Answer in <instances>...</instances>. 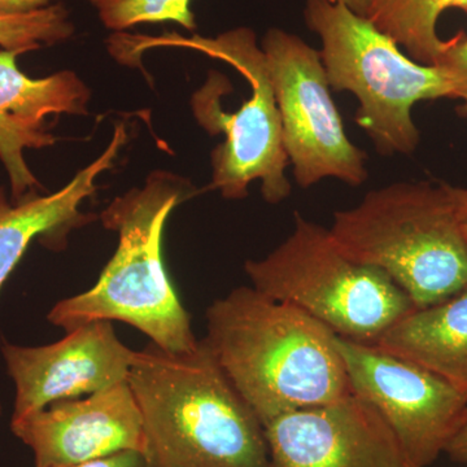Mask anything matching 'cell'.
<instances>
[{
    "mask_svg": "<svg viewBox=\"0 0 467 467\" xmlns=\"http://www.w3.org/2000/svg\"><path fill=\"white\" fill-rule=\"evenodd\" d=\"M126 137L125 125H117L109 146L99 158L51 195L30 192L11 204L0 187V292L34 239L41 238L51 247L61 245L70 230L90 220L79 207L94 195L98 177L112 168Z\"/></svg>",
    "mask_w": 467,
    "mask_h": 467,
    "instance_id": "obj_14",
    "label": "cell"
},
{
    "mask_svg": "<svg viewBox=\"0 0 467 467\" xmlns=\"http://www.w3.org/2000/svg\"><path fill=\"white\" fill-rule=\"evenodd\" d=\"M128 383L147 467H275L263 423L204 339L190 352L137 350Z\"/></svg>",
    "mask_w": 467,
    "mask_h": 467,
    "instance_id": "obj_2",
    "label": "cell"
},
{
    "mask_svg": "<svg viewBox=\"0 0 467 467\" xmlns=\"http://www.w3.org/2000/svg\"><path fill=\"white\" fill-rule=\"evenodd\" d=\"M109 29L121 32L143 23H175L196 29L192 0H91Z\"/></svg>",
    "mask_w": 467,
    "mask_h": 467,
    "instance_id": "obj_18",
    "label": "cell"
},
{
    "mask_svg": "<svg viewBox=\"0 0 467 467\" xmlns=\"http://www.w3.org/2000/svg\"><path fill=\"white\" fill-rule=\"evenodd\" d=\"M51 2L52 0H0V14H26V12L47 7L48 3Z\"/></svg>",
    "mask_w": 467,
    "mask_h": 467,
    "instance_id": "obj_22",
    "label": "cell"
},
{
    "mask_svg": "<svg viewBox=\"0 0 467 467\" xmlns=\"http://www.w3.org/2000/svg\"><path fill=\"white\" fill-rule=\"evenodd\" d=\"M444 453L454 462L467 466V409L462 422L448 441Z\"/></svg>",
    "mask_w": 467,
    "mask_h": 467,
    "instance_id": "obj_21",
    "label": "cell"
},
{
    "mask_svg": "<svg viewBox=\"0 0 467 467\" xmlns=\"http://www.w3.org/2000/svg\"><path fill=\"white\" fill-rule=\"evenodd\" d=\"M330 233L350 260L391 276L417 308L467 287V245L450 184L371 190L355 207L335 212Z\"/></svg>",
    "mask_w": 467,
    "mask_h": 467,
    "instance_id": "obj_5",
    "label": "cell"
},
{
    "mask_svg": "<svg viewBox=\"0 0 467 467\" xmlns=\"http://www.w3.org/2000/svg\"><path fill=\"white\" fill-rule=\"evenodd\" d=\"M304 18L322 43L331 90L358 98L356 122L382 156L411 155L420 134L411 109L422 100L451 98L441 67L417 63L367 17L334 0H306Z\"/></svg>",
    "mask_w": 467,
    "mask_h": 467,
    "instance_id": "obj_6",
    "label": "cell"
},
{
    "mask_svg": "<svg viewBox=\"0 0 467 467\" xmlns=\"http://www.w3.org/2000/svg\"><path fill=\"white\" fill-rule=\"evenodd\" d=\"M261 48L296 183L308 189L325 178H337L361 186L368 177V156L344 130L319 51L278 27L267 30Z\"/></svg>",
    "mask_w": 467,
    "mask_h": 467,
    "instance_id": "obj_8",
    "label": "cell"
},
{
    "mask_svg": "<svg viewBox=\"0 0 467 467\" xmlns=\"http://www.w3.org/2000/svg\"><path fill=\"white\" fill-rule=\"evenodd\" d=\"M17 51H0V160L7 171L15 202L39 186L24 153L55 143L47 119L84 115L90 91L73 72L34 79L18 69Z\"/></svg>",
    "mask_w": 467,
    "mask_h": 467,
    "instance_id": "obj_13",
    "label": "cell"
},
{
    "mask_svg": "<svg viewBox=\"0 0 467 467\" xmlns=\"http://www.w3.org/2000/svg\"><path fill=\"white\" fill-rule=\"evenodd\" d=\"M461 220H462V230L463 235H465V241L467 245V211L460 212Z\"/></svg>",
    "mask_w": 467,
    "mask_h": 467,
    "instance_id": "obj_25",
    "label": "cell"
},
{
    "mask_svg": "<svg viewBox=\"0 0 467 467\" xmlns=\"http://www.w3.org/2000/svg\"><path fill=\"white\" fill-rule=\"evenodd\" d=\"M436 67L450 79L454 91V99L467 97V36L460 32L456 36L445 41V47Z\"/></svg>",
    "mask_w": 467,
    "mask_h": 467,
    "instance_id": "obj_19",
    "label": "cell"
},
{
    "mask_svg": "<svg viewBox=\"0 0 467 467\" xmlns=\"http://www.w3.org/2000/svg\"><path fill=\"white\" fill-rule=\"evenodd\" d=\"M264 429L275 467L408 466L386 420L355 392L290 411Z\"/></svg>",
    "mask_w": 467,
    "mask_h": 467,
    "instance_id": "obj_11",
    "label": "cell"
},
{
    "mask_svg": "<svg viewBox=\"0 0 467 467\" xmlns=\"http://www.w3.org/2000/svg\"><path fill=\"white\" fill-rule=\"evenodd\" d=\"M407 467H410V466H407Z\"/></svg>",
    "mask_w": 467,
    "mask_h": 467,
    "instance_id": "obj_27",
    "label": "cell"
},
{
    "mask_svg": "<svg viewBox=\"0 0 467 467\" xmlns=\"http://www.w3.org/2000/svg\"><path fill=\"white\" fill-rule=\"evenodd\" d=\"M209 348L263 426L352 391L337 334L292 304L238 287L205 312Z\"/></svg>",
    "mask_w": 467,
    "mask_h": 467,
    "instance_id": "obj_1",
    "label": "cell"
},
{
    "mask_svg": "<svg viewBox=\"0 0 467 467\" xmlns=\"http://www.w3.org/2000/svg\"><path fill=\"white\" fill-rule=\"evenodd\" d=\"M75 32L69 12L54 5L26 12L0 14V47L24 52L39 50L42 46L66 41Z\"/></svg>",
    "mask_w": 467,
    "mask_h": 467,
    "instance_id": "obj_17",
    "label": "cell"
},
{
    "mask_svg": "<svg viewBox=\"0 0 467 467\" xmlns=\"http://www.w3.org/2000/svg\"><path fill=\"white\" fill-rule=\"evenodd\" d=\"M461 115L467 116V97L463 98L462 104L459 107ZM451 196L456 202L459 212L467 211V189H460V187L450 186Z\"/></svg>",
    "mask_w": 467,
    "mask_h": 467,
    "instance_id": "obj_23",
    "label": "cell"
},
{
    "mask_svg": "<svg viewBox=\"0 0 467 467\" xmlns=\"http://www.w3.org/2000/svg\"><path fill=\"white\" fill-rule=\"evenodd\" d=\"M2 416H3V405H2V400H0V420H2Z\"/></svg>",
    "mask_w": 467,
    "mask_h": 467,
    "instance_id": "obj_26",
    "label": "cell"
},
{
    "mask_svg": "<svg viewBox=\"0 0 467 467\" xmlns=\"http://www.w3.org/2000/svg\"><path fill=\"white\" fill-rule=\"evenodd\" d=\"M155 47L190 48L225 61L244 77L251 88L250 99L235 112H226L221 98L232 90L220 73L211 72L205 85L192 97L193 115L209 134H225V142L212 152L213 189L223 198L244 199L248 186L261 181L264 199L278 204L291 193L285 177L288 156L282 133L275 88L265 54L257 46L254 30L236 27L208 38L165 34L161 36L121 34L112 39V52L121 60L140 58L143 51Z\"/></svg>",
    "mask_w": 467,
    "mask_h": 467,
    "instance_id": "obj_4",
    "label": "cell"
},
{
    "mask_svg": "<svg viewBox=\"0 0 467 467\" xmlns=\"http://www.w3.org/2000/svg\"><path fill=\"white\" fill-rule=\"evenodd\" d=\"M171 175L155 173L142 189L119 196L101 213L119 233V247L90 290L58 301L51 325L67 331L95 321L125 322L168 352H190L199 340L175 292L164 260L162 234L171 212L186 196Z\"/></svg>",
    "mask_w": 467,
    "mask_h": 467,
    "instance_id": "obj_3",
    "label": "cell"
},
{
    "mask_svg": "<svg viewBox=\"0 0 467 467\" xmlns=\"http://www.w3.org/2000/svg\"><path fill=\"white\" fill-rule=\"evenodd\" d=\"M252 287L292 304L353 342L377 344L417 308L377 267L350 260L330 229L295 214L294 230L261 260L244 265Z\"/></svg>",
    "mask_w": 467,
    "mask_h": 467,
    "instance_id": "obj_7",
    "label": "cell"
},
{
    "mask_svg": "<svg viewBox=\"0 0 467 467\" xmlns=\"http://www.w3.org/2000/svg\"><path fill=\"white\" fill-rule=\"evenodd\" d=\"M448 9L467 15V0H374L368 20L391 36L417 63L435 66L445 47L439 18Z\"/></svg>",
    "mask_w": 467,
    "mask_h": 467,
    "instance_id": "obj_16",
    "label": "cell"
},
{
    "mask_svg": "<svg viewBox=\"0 0 467 467\" xmlns=\"http://www.w3.org/2000/svg\"><path fill=\"white\" fill-rule=\"evenodd\" d=\"M70 467H147L146 460L140 451H126L104 459L90 461L81 465Z\"/></svg>",
    "mask_w": 467,
    "mask_h": 467,
    "instance_id": "obj_20",
    "label": "cell"
},
{
    "mask_svg": "<svg viewBox=\"0 0 467 467\" xmlns=\"http://www.w3.org/2000/svg\"><path fill=\"white\" fill-rule=\"evenodd\" d=\"M334 2L339 3L358 16L368 17L374 0H334Z\"/></svg>",
    "mask_w": 467,
    "mask_h": 467,
    "instance_id": "obj_24",
    "label": "cell"
},
{
    "mask_svg": "<svg viewBox=\"0 0 467 467\" xmlns=\"http://www.w3.org/2000/svg\"><path fill=\"white\" fill-rule=\"evenodd\" d=\"M36 467H70L119 451L146 453L142 414L128 382L12 418Z\"/></svg>",
    "mask_w": 467,
    "mask_h": 467,
    "instance_id": "obj_12",
    "label": "cell"
},
{
    "mask_svg": "<svg viewBox=\"0 0 467 467\" xmlns=\"http://www.w3.org/2000/svg\"><path fill=\"white\" fill-rule=\"evenodd\" d=\"M0 349L15 384L12 418L128 382L137 353L119 339L110 321L79 326L46 346L3 343Z\"/></svg>",
    "mask_w": 467,
    "mask_h": 467,
    "instance_id": "obj_10",
    "label": "cell"
},
{
    "mask_svg": "<svg viewBox=\"0 0 467 467\" xmlns=\"http://www.w3.org/2000/svg\"><path fill=\"white\" fill-rule=\"evenodd\" d=\"M352 391L370 402L410 467L434 463L462 422L467 399L450 383L376 344L337 335Z\"/></svg>",
    "mask_w": 467,
    "mask_h": 467,
    "instance_id": "obj_9",
    "label": "cell"
},
{
    "mask_svg": "<svg viewBox=\"0 0 467 467\" xmlns=\"http://www.w3.org/2000/svg\"><path fill=\"white\" fill-rule=\"evenodd\" d=\"M376 346L427 368L467 399V287L411 310Z\"/></svg>",
    "mask_w": 467,
    "mask_h": 467,
    "instance_id": "obj_15",
    "label": "cell"
}]
</instances>
